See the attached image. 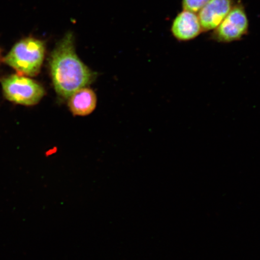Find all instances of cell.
<instances>
[{
    "mask_svg": "<svg viewBox=\"0 0 260 260\" xmlns=\"http://www.w3.org/2000/svg\"><path fill=\"white\" fill-rule=\"evenodd\" d=\"M249 25L245 8L240 3L235 4L225 18L214 29L211 39L220 43L241 40L248 34Z\"/></svg>",
    "mask_w": 260,
    "mask_h": 260,
    "instance_id": "4",
    "label": "cell"
},
{
    "mask_svg": "<svg viewBox=\"0 0 260 260\" xmlns=\"http://www.w3.org/2000/svg\"><path fill=\"white\" fill-rule=\"evenodd\" d=\"M235 5L234 0H210L198 13L203 32L213 31Z\"/></svg>",
    "mask_w": 260,
    "mask_h": 260,
    "instance_id": "5",
    "label": "cell"
},
{
    "mask_svg": "<svg viewBox=\"0 0 260 260\" xmlns=\"http://www.w3.org/2000/svg\"><path fill=\"white\" fill-rule=\"evenodd\" d=\"M49 67L54 89L64 99L90 85L96 76L77 56L74 36L71 32L65 35L52 51Z\"/></svg>",
    "mask_w": 260,
    "mask_h": 260,
    "instance_id": "1",
    "label": "cell"
},
{
    "mask_svg": "<svg viewBox=\"0 0 260 260\" xmlns=\"http://www.w3.org/2000/svg\"><path fill=\"white\" fill-rule=\"evenodd\" d=\"M171 32L178 41L187 42L197 38L203 30L198 15L183 10L175 16L171 25Z\"/></svg>",
    "mask_w": 260,
    "mask_h": 260,
    "instance_id": "6",
    "label": "cell"
},
{
    "mask_svg": "<svg viewBox=\"0 0 260 260\" xmlns=\"http://www.w3.org/2000/svg\"><path fill=\"white\" fill-rule=\"evenodd\" d=\"M2 84L6 99L18 105H37L45 95L44 87L40 83L23 75H11L3 79Z\"/></svg>",
    "mask_w": 260,
    "mask_h": 260,
    "instance_id": "3",
    "label": "cell"
},
{
    "mask_svg": "<svg viewBox=\"0 0 260 260\" xmlns=\"http://www.w3.org/2000/svg\"><path fill=\"white\" fill-rule=\"evenodd\" d=\"M68 100V107L74 116L89 115L96 109L97 97L95 92L89 87L77 90Z\"/></svg>",
    "mask_w": 260,
    "mask_h": 260,
    "instance_id": "7",
    "label": "cell"
},
{
    "mask_svg": "<svg viewBox=\"0 0 260 260\" xmlns=\"http://www.w3.org/2000/svg\"><path fill=\"white\" fill-rule=\"evenodd\" d=\"M45 52L44 41L34 38H25L12 47L4 61L19 74L34 77L40 72Z\"/></svg>",
    "mask_w": 260,
    "mask_h": 260,
    "instance_id": "2",
    "label": "cell"
},
{
    "mask_svg": "<svg viewBox=\"0 0 260 260\" xmlns=\"http://www.w3.org/2000/svg\"><path fill=\"white\" fill-rule=\"evenodd\" d=\"M210 0H182V7L184 11L198 14Z\"/></svg>",
    "mask_w": 260,
    "mask_h": 260,
    "instance_id": "8",
    "label": "cell"
}]
</instances>
